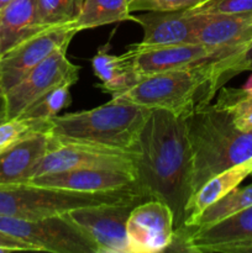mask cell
<instances>
[{"mask_svg":"<svg viewBox=\"0 0 252 253\" xmlns=\"http://www.w3.org/2000/svg\"><path fill=\"white\" fill-rule=\"evenodd\" d=\"M136 179L141 195L167 204L175 230L182 229L192 198V152L184 116L151 109L138 137Z\"/></svg>","mask_w":252,"mask_h":253,"instance_id":"cell-1","label":"cell"},{"mask_svg":"<svg viewBox=\"0 0 252 253\" xmlns=\"http://www.w3.org/2000/svg\"><path fill=\"white\" fill-rule=\"evenodd\" d=\"M138 202L105 203L77 208L67 216L90 237L98 253H128L126 222Z\"/></svg>","mask_w":252,"mask_h":253,"instance_id":"cell-11","label":"cell"},{"mask_svg":"<svg viewBox=\"0 0 252 253\" xmlns=\"http://www.w3.org/2000/svg\"><path fill=\"white\" fill-rule=\"evenodd\" d=\"M130 1H132V0H128V2H130Z\"/></svg>","mask_w":252,"mask_h":253,"instance_id":"cell-34","label":"cell"},{"mask_svg":"<svg viewBox=\"0 0 252 253\" xmlns=\"http://www.w3.org/2000/svg\"><path fill=\"white\" fill-rule=\"evenodd\" d=\"M10 1H11V0H0V10H1L5 5L9 4Z\"/></svg>","mask_w":252,"mask_h":253,"instance_id":"cell-33","label":"cell"},{"mask_svg":"<svg viewBox=\"0 0 252 253\" xmlns=\"http://www.w3.org/2000/svg\"><path fill=\"white\" fill-rule=\"evenodd\" d=\"M131 21L140 25L143 30L141 42L132 44L135 49L156 48L173 44H197L194 31L197 17L187 11H145L132 15Z\"/></svg>","mask_w":252,"mask_h":253,"instance_id":"cell-14","label":"cell"},{"mask_svg":"<svg viewBox=\"0 0 252 253\" xmlns=\"http://www.w3.org/2000/svg\"><path fill=\"white\" fill-rule=\"evenodd\" d=\"M42 30L36 0H11L0 10V57Z\"/></svg>","mask_w":252,"mask_h":253,"instance_id":"cell-18","label":"cell"},{"mask_svg":"<svg viewBox=\"0 0 252 253\" xmlns=\"http://www.w3.org/2000/svg\"><path fill=\"white\" fill-rule=\"evenodd\" d=\"M132 59L133 71L138 77L150 76L177 69L192 68L199 64L216 61L229 53L212 51L202 44H173V46L156 47V48L127 51Z\"/></svg>","mask_w":252,"mask_h":253,"instance_id":"cell-13","label":"cell"},{"mask_svg":"<svg viewBox=\"0 0 252 253\" xmlns=\"http://www.w3.org/2000/svg\"><path fill=\"white\" fill-rule=\"evenodd\" d=\"M94 74L100 81L99 88L111 96L123 93L132 86L140 77L132 67V59L127 51L120 56L110 53V42L99 47L95 56L91 58Z\"/></svg>","mask_w":252,"mask_h":253,"instance_id":"cell-20","label":"cell"},{"mask_svg":"<svg viewBox=\"0 0 252 253\" xmlns=\"http://www.w3.org/2000/svg\"><path fill=\"white\" fill-rule=\"evenodd\" d=\"M242 89H244L246 93L249 94H252V76H250L249 78H247L246 83L244 84V86H242Z\"/></svg>","mask_w":252,"mask_h":253,"instance_id":"cell-32","label":"cell"},{"mask_svg":"<svg viewBox=\"0 0 252 253\" xmlns=\"http://www.w3.org/2000/svg\"><path fill=\"white\" fill-rule=\"evenodd\" d=\"M252 205V184L246 185L244 188H235L226 195L210 205L204 210L192 226L188 229H200V227L209 226V225L216 224L231 215L237 214L241 210ZM177 231V230H175Z\"/></svg>","mask_w":252,"mask_h":253,"instance_id":"cell-23","label":"cell"},{"mask_svg":"<svg viewBox=\"0 0 252 253\" xmlns=\"http://www.w3.org/2000/svg\"><path fill=\"white\" fill-rule=\"evenodd\" d=\"M246 71H252V39L234 53L209 62V78L195 106L210 104L230 79Z\"/></svg>","mask_w":252,"mask_h":253,"instance_id":"cell-21","label":"cell"},{"mask_svg":"<svg viewBox=\"0 0 252 253\" xmlns=\"http://www.w3.org/2000/svg\"><path fill=\"white\" fill-rule=\"evenodd\" d=\"M167 251L192 253L252 252V205L209 226L177 230Z\"/></svg>","mask_w":252,"mask_h":253,"instance_id":"cell-8","label":"cell"},{"mask_svg":"<svg viewBox=\"0 0 252 253\" xmlns=\"http://www.w3.org/2000/svg\"><path fill=\"white\" fill-rule=\"evenodd\" d=\"M37 17L42 27L58 26L73 22L81 0H36Z\"/></svg>","mask_w":252,"mask_h":253,"instance_id":"cell-26","label":"cell"},{"mask_svg":"<svg viewBox=\"0 0 252 253\" xmlns=\"http://www.w3.org/2000/svg\"><path fill=\"white\" fill-rule=\"evenodd\" d=\"M68 47L57 49L35 67L25 78L5 93L7 119L17 118L34 101L58 86L73 85L79 79V67L67 57Z\"/></svg>","mask_w":252,"mask_h":253,"instance_id":"cell-10","label":"cell"},{"mask_svg":"<svg viewBox=\"0 0 252 253\" xmlns=\"http://www.w3.org/2000/svg\"><path fill=\"white\" fill-rule=\"evenodd\" d=\"M29 184L84 193H109L126 189L138 190L135 174L113 169H73L51 173L32 178Z\"/></svg>","mask_w":252,"mask_h":253,"instance_id":"cell-15","label":"cell"},{"mask_svg":"<svg viewBox=\"0 0 252 253\" xmlns=\"http://www.w3.org/2000/svg\"><path fill=\"white\" fill-rule=\"evenodd\" d=\"M209 0H132L128 2L130 12L133 11H182L192 9Z\"/></svg>","mask_w":252,"mask_h":253,"instance_id":"cell-29","label":"cell"},{"mask_svg":"<svg viewBox=\"0 0 252 253\" xmlns=\"http://www.w3.org/2000/svg\"><path fill=\"white\" fill-rule=\"evenodd\" d=\"M151 109L111 98L90 110L57 115L48 123L54 141L83 142L128 151L137 156L138 137Z\"/></svg>","mask_w":252,"mask_h":253,"instance_id":"cell-3","label":"cell"},{"mask_svg":"<svg viewBox=\"0 0 252 253\" xmlns=\"http://www.w3.org/2000/svg\"><path fill=\"white\" fill-rule=\"evenodd\" d=\"M184 120L192 152V197L210 178L252 158V131L239 130L225 110L198 105Z\"/></svg>","mask_w":252,"mask_h":253,"instance_id":"cell-2","label":"cell"},{"mask_svg":"<svg viewBox=\"0 0 252 253\" xmlns=\"http://www.w3.org/2000/svg\"><path fill=\"white\" fill-rule=\"evenodd\" d=\"M7 120L6 116V100H5V93L1 88V81H0V124Z\"/></svg>","mask_w":252,"mask_h":253,"instance_id":"cell-31","label":"cell"},{"mask_svg":"<svg viewBox=\"0 0 252 253\" xmlns=\"http://www.w3.org/2000/svg\"><path fill=\"white\" fill-rule=\"evenodd\" d=\"M174 230V215L167 204L153 199L140 203L126 222L128 253L167 251Z\"/></svg>","mask_w":252,"mask_h":253,"instance_id":"cell-12","label":"cell"},{"mask_svg":"<svg viewBox=\"0 0 252 253\" xmlns=\"http://www.w3.org/2000/svg\"><path fill=\"white\" fill-rule=\"evenodd\" d=\"M49 146L48 133L36 132L0 153V187L29 183L35 167Z\"/></svg>","mask_w":252,"mask_h":253,"instance_id":"cell-17","label":"cell"},{"mask_svg":"<svg viewBox=\"0 0 252 253\" xmlns=\"http://www.w3.org/2000/svg\"><path fill=\"white\" fill-rule=\"evenodd\" d=\"M71 86L69 84L58 86L53 90L42 95L36 101L25 109L17 118L30 119V120L49 121L58 115L63 109L68 108L72 103Z\"/></svg>","mask_w":252,"mask_h":253,"instance_id":"cell-25","label":"cell"},{"mask_svg":"<svg viewBox=\"0 0 252 253\" xmlns=\"http://www.w3.org/2000/svg\"><path fill=\"white\" fill-rule=\"evenodd\" d=\"M219 96L214 105L230 114L235 126L239 130L252 131V94L244 89H220Z\"/></svg>","mask_w":252,"mask_h":253,"instance_id":"cell-24","label":"cell"},{"mask_svg":"<svg viewBox=\"0 0 252 253\" xmlns=\"http://www.w3.org/2000/svg\"><path fill=\"white\" fill-rule=\"evenodd\" d=\"M49 121L30 120L24 118L7 119L0 124V153L16 145L27 136L36 132H47Z\"/></svg>","mask_w":252,"mask_h":253,"instance_id":"cell-27","label":"cell"},{"mask_svg":"<svg viewBox=\"0 0 252 253\" xmlns=\"http://www.w3.org/2000/svg\"><path fill=\"white\" fill-rule=\"evenodd\" d=\"M194 15H239L252 12V0H209L197 7L184 10Z\"/></svg>","mask_w":252,"mask_h":253,"instance_id":"cell-28","label":"cell"},{"mask_svg":"<svg viewBox=\"0 0 252 253\" xmlns=\"http://www.w3.org/2000/svg\"><path fill=\"white\" fill-rule=\"evenodd\" d=\"M136 189L109 193H84L59 188L25 184L0 187V215L25 220L67 214L71 210L105 203L145 202Z\"/></svg>","mask_w":252,"mask_h":253,"instance_id":"cell-4","label":"cell"},{"mask_svg":"<svg viewBox=\"0 0 252 253\" xmlns=\"http://www.w3.org/2000/svg\"><path fill=\"white\" fill-rule=\"evenodd\" d=\"M195 43L212 51L231 54L252 39V12L239 15H195Z\"/></svg>","mask_w":252,"mask_h":253,"instance_id":"cell-16","label":"cell"},{"mask_svg":"<svg viewBox=\"0 0 252 253\" xmlns=\"http://www.w3.org/2000/svg\"><path fill=\"white\" fill-rule=\"evenodd\" d=\"M251 175H252V173H251Z\"/></svg>","mask_w":252,"mask_h":253,"instance_id":"cell-35","label":"cell"},{"mask_svg":"<svg viewBox=\"0 0 252 253\" xmlns=\"http://www.w3.org/2000/svg\"><path fill=\"white\" fill-rule=\"evenodd\" d=\"M128 0H81L73 24L78 31L131 21Z\"/></svg>","mask_w":252,"mask_h":253,"instance_id":"cell-22","label":"cell"},{"mask_svg":"<svg viewBox=\"0 0 252 253\" xmlns=\"http://www.w3.org/2000/svg\"><path fill=\"white\" fill-rule=\"evenodd\" d=\"M252 173V158L234 166L231 168L222 170L219 174L210 178L205 182L190 199L188 205V217L185 220L182 229H188L192 226L194 220L204 211L207 208L214 204L224 195L231 192L232 189L239 187L249 175Z\"/></svg>","mask_w":252,"mask_h":253,"instance_id":"cell-19","label":"cell"},{"mask_svg":"<svg viewBox=\"0 0 252 253\" xmlns=\"http://www.w3.org/2000/svg\"><path fill=\"white\" fill-rule=\"evenodd\" d=\"M78 32L73 22L48 27L27 37L2 54L0 57V81L4 93L16 85L54 51L68 47Z\"/></svg>","mask_w":252,"mask_h":253,"instance_id":"cell-9","label":"cell"},{"mask_svg":"<svg viewBox=\"0 0 252 253\" xmlns=\"http://www.w3.org/2000/svg\"><path fill=\"white\" fill-rule=\"evenodd\" d=\"M0 246L7 247V249L12 250L14 252L16 251H35L30 245L25 244L21 240H17L15 237L10 236V235L5 234V232L0 231Z\"/></svg>","mask_w":252,"mask_h":253,"instance_id":"cell-30","label":"cell"},{"mask_svg":"<svg viewBox=\"0 0 252 253\" xmlns=\"http://www.w3.org/2000/svg\"><path fill=\"white\" fill-rule=\"evenodd\" d=\"M73 169L124 170L136 175V155L118 148L51 138L49 150L35 167L32 178Z\"/></svg>","mask_w":252,"mask_h":253,"instance_id":"cell-7","label":"cell"},{"mask_svg":"<svg viewBox=\"0 0 252 253\" xmlns=\"http://www.w3.org/2000/svg\"><path fill=\"white\" fill-rule=\"evenodd\" d=\"M0 231L10 235L35 251L53 253H98L95 244L67 214L25 220L0 215Z\"/></svg>","mask_w":252,"mask_h":253,"instance_id":"cell-6","label":"cell"},{"mask_svg":"<svg viewBox=\"0 0 252 253\" xmlns=\"http://www.w3.org/2000/svg\"><path fill=\"white\" fill-rule=\"evenodd\" d=\"M208 78L209 62L192 68L141 77L132 86L111 98L184 116L197 105Z\"/></svg>","mask_w":252,"mask_h":253,"instance_id":"cell-5","label":"cell"}]
</instances>
